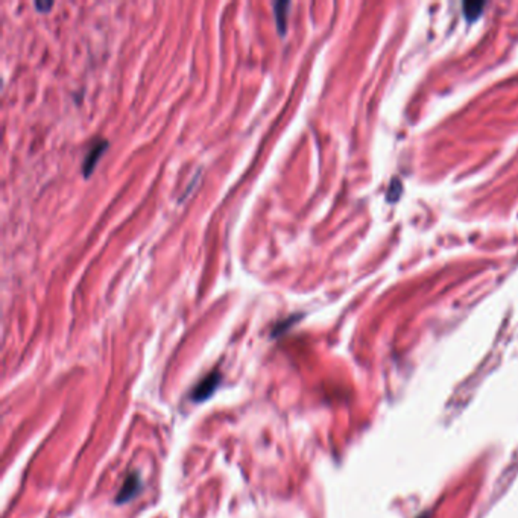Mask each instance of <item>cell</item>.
Instances as JSON below:
<instances>
[{
  "label": "cell",
  "mask_w": 518,
  "mask_h": 518,
  "mask_svg": "<svg viewBox=\"0 0 518 518\" xmlns=\"http://www.w3.org/2000/svg\"><path fill=\"white\" fill-rule=\"evenodd\" d=\"M140 487H142V482H140L139 475H137V472H132V475H130L125 479V482H123V487L119 491V495H117L116 502L117 503H125V502L131 500L134 497V495L137 494V491L140 490Z\"/></svg>",
  "instance_id": "6da1fadb"
},
{
  "label": "cell",
  "mask_w": 518,
  "mask_h": 518,
  "mask_svg": "<svg viewBox=\"0 0 518 518\" xmlns=\"http://www.w3.org/2000/svg\"><path fill=\"white\" fill-rule=\"evenodd\" d=\"M219 380H221V376L218 373L210 374L207 379H204L199 383L198 388L194 392V398L201 401V400H206L207 397H210L213 393V391L218 388Z\"/></svg>",
  "instance_id": "7a4b0ae2"
},
{
  "label": "cell",
  "mask_w": 518,
  "mask_h": 518,
  "mask_svg": "<svg viewBox=\"0 0 518 518\" xmlns=\"http://www.w3.org/2000/svg\"><path fill=\"white\" fill-rule=\"evenodd\" d=\"M108 143L104 140L100 143H96L92 149H90V152L87 154L85 160H84V166H83V172H84V176H90V174L93 172V169L99 160V157L102 155L107 149Z\"/></svg>",
  "instance_id": "3957f363"
},
{
  "label": "cell",
  "mask_w": 518,
  "mask_h": 518,
  "mask_svg": "<svg viewBox=\"0 0 518 518\" xmlns=\"http://www.w3.org/2000/svg\"><path fill=\"white\" fill-rule=\"evenodd\" d=\"M275 17H277V25H278V31L281 33H285V29H286V20H285V16H286V11L289 8V4L287 2H280V4H275Z\"/></svg>",
  "instance_id": "277c9868"
},
{
  "label": "cell",
  "mask_w": 518,
  "mask_h": 518,
  "mask_svg": "<svg viewBox=\"0 0 518 518\" xmlns=\"http://www.w3.org/2000/svg\"><path fill=\"white\" fill-rule=\"evenodd\" d=\"M36 6H37V8H46V9H48V8H51V6H52V4H40V2H38V4H36Z\"/></svg>",
  "instance_id": "5b68a950"
}]
</instances>
